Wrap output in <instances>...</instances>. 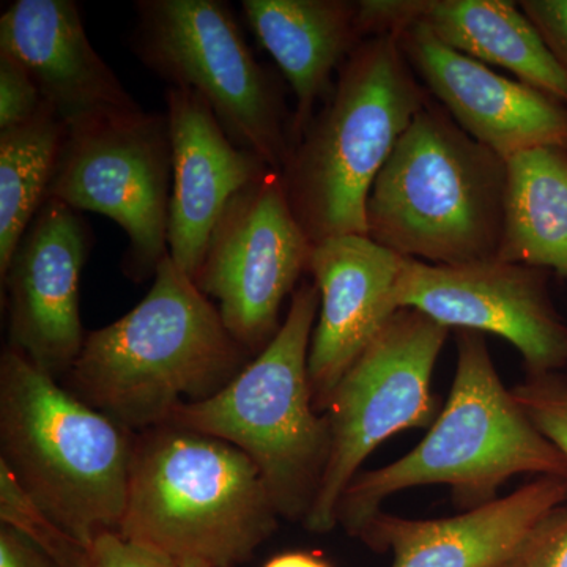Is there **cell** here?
Returning <instances> with one entry per match:
<instances>
[{
    "mask_svg": "<svg viewBox=\"0 0 567 567\" xmlns=\"http://www.w3.org/2000/svg\"><path fill=\"white\" fill-rule=\"evenodd\" d=\"M249 357L216 305L167 256L140 305L87 334L63 380L82 402L140 434L169 423L178 405L218 393Z\"/></svg>",
    "mask_w": 567,
    "mask_h": 567,
    "instance_id": "1",
    "label": "cell"
},
{
    "mask_svg": "<svg viewBox=\"0 0 567 567\" xmlns=\"http://www.w3.org/2000/svg\"><path fill=\"white\" fill-rule=\"evenodd\" d=\"M456 375L427 435L410 453L360 472L346 488L336 520L358 537L391 495L421 486L451 487L458 509L499 498L511 477H567V458L537 431L496 372L486 338L461 330Z\"/></svg>",
    "mask_w": 567,
    "mask_h": 567,
    "instance_id": "2",
    "label": "cell"
},
{
    "mask_svg": "<svg viewBox=\"0 0 567 567\" xmlns=\"http://www.w3.org/2000/svg\"><path fill=\"white\" fill-rule=\"evenodd\" d=\"M429 100L393 33L368 37L347 58L333 92L279 173L312 245L346 235L368 237L372 185Z\"/></svg>",
    "mask_w": 567,
    "mask_h": 567,
    "instance_id": "3",
    "label": "cell"
},
{
    "mask_svg": "<svg viewBox=\"0 0 567 567\" xmlns=\"http://www.w3.org/2000/svg\"><path fill=\"white\" fill-rule=\"evenodd\" d=\"M136 434L7 346L0 357V462L84 546L118 533Z\"/></svg>",
    "mask_w": 567,
    "mask_h": 567,
    "instance_id": "4",
    "label": "cell"
},
{
    "mask_svg": "<svg viewBox=\"0 0 567 567\" xmlns=\"http://www.w3.org/2000/svg\"><path fill=\"white\" fill-rule=\"evenodd\" d=\"M259 470L238 447L174 424L134 439L118 535L185 565L238 567L278 528Z\"/></svg>",
    "mask_w": 567,
    "mask_h": 567,
    "instance_id": "5",
    "label": "cell"
},
{
    "mask_svg": "<svg viewBox=\"0 0 567 567\" xmlns=\"http://www.w3.org/2000/svg\"><path fill=\"white\" fill-rule=\"evenodd\" d=\"M506 181V159L431 96L377 175L365 207L368 237L425 264L496 259Z\"/></svg>",
    "mask_w": 567,
    "mask_h": 567,
    "instance_id": "6",
    "label": "cell"
},
{
    "mask_svg": "<svg viewBox=\"0 0 567 567\" xmlns=\"http://www.w3.org/2000/svg\"><path fill=\"white\" fill-rule=\"evenodd\" d=\"M319 308V287L301 282L274 341L223 390L178 405L167 423L238 447L259 470L279 516L303 524L331 450L330 421L317 412L308 377Z\"/></svg>",
    "mask_w": 567,
    "mask_h": 567,
    "instance_id": "7",
    "label": "cell"
},
{
    "mask_svg": "<svg viewBox=\"0 0 567 567\" xmlns=\"http://www.w3.org/2000/svg\"><path fill=\"white\" fill-rule=\"evenodd\" d=\"M128 47L167 87L210 104L238 145L281 173L292 151L293 114L278 76L257 61L224 0H136Z\"/></svg>",
    "mask_w": 567,
    "mask_h": 567,
    "instance_id": "8",
    "label": "cell"
},
{
    "mask_svg": "<svg viewBox=\"0 0 567 567\" xmlns=\"http://www.w3.org/2000/svg\"><path fill=\"white\" fill-rule=\"evenodd\" d=\"M450 328L412 308H399L336 388L324 415L331 450L309 532L338 527L339 499L365 458L406 429L431 427L439 416L432 375Z\"/></svg>",
    "mask_w": 567,
    "mask_h": 567,
    "instance_id": "9",
    "label": "cell"
},
{
    "mask_svg": "<svg viewBox=\"0 0 567 567\" xmlns=\"http://www.w3.org/2000/svg\"><path fill=\"white\" fill-rule=\"evenodd\" d=\"M173 145L166 112L137 110L66 128L48 192L74 212L106 216L122 227L126 278H155L169 256Z\"/></svg>",
    "mask_w": 567,
    "mask_h": 567,
    "instance_id": "10",
    "label": "cell"
},
{
    "mask_svg": "<svg viewBox=\"0 0 567 567\" xmlns=\"http://www.w3.org/2000/svg\"><path fill=\"white\" fill-rule=\"evenodd\" d=\"M312 249L281 175L270 171L226 205L193 281L216 305L230 334L259 354L281 328L284 300L308 274Z\"/></svg>",
    "mask_w": 567,
    "mask_h": 567,
    "instance_id": "11",
    "label": "cell"
},
{
    "mask_svg": "<svg viewBox=\"0 0 567 567\" xmlns=\"http://www.w3.org/2000/svg\"><path fill=\"white\" fill-rule=\"evenodd\" d=\"M394 303L416 309L450 330L506 339L520 353L527 375L567 365V323L540 268L499 259L432 265L402 257Z\"/></svg>",
    "mask_w": 567,
    "mask_h": 567,
    "instance_id": "12",
    "label": "cell"
},
{
    "mask_svg": "<svg viewBox=\"0 0 567 567\" xmlns=\"http://www.w3.org/2000/svg\"><path fill=\"white\" fill-rule=\"evenodd\" d=\"M91 246V229L80 212L48 199L0 276L9 347L55 380L65 379L87 338L80 281Z\"/></svg>",
    "mask_w": 567,
    "mask_h": 567,
    "instance_id": "13",
    "label": "cell"
},
{
    "mask_svg": "<svg viewBox=\"0 0 567 567\" xmlns=\"http://www.w3.org/2000/svg\"><path fill=\"white\" fill-rule=\"evenodd\" d=\"M429 95L502 158L539 147L567 152V104L513 81L435 39L420 24L391 31Z\"/></svg>",
    "mask_w": 567,
    "mask_h": 567,
    "instance_id": "14",
    "label": "cell"
},
{
    "mask_svg": "<svg viewBox=\"0 0 567 567\" xmlns=\"http://www.w3.org/2000/svg\"><path fill=\"white\" fill-rule=\"evenodd\" d=\"M402 257L364 235L315 245L308 274L320 308L308 357L317 412H327L336 388L398 311L394 287Z\"/></svg>",
    "mask_w": 567,
    "mask_h": 567,
    "instance_id": "15",
    "label": "cell"
},
{
    "mask_svg": "<svg viewBox=\"0 0 567 567\" xmlns=\"http://www.w3.org/2000/svg\"><path fill=\"white\" fill-rule=\"evenodd\" d=\"M164 102L173 145L167 248L173 262L194 279L226 205L274 169L238 147L196 92L167 87Z\"/></svg>",
    "mask_w": 567,
    "mask_h": 567,
    "instance_id": "16",
    "label": "cell"
},
{
    "mask_svg": "<svg viewBox=\"0 0 567 567\" xmlns=\"http://www.w3.org/2000/svg\"><path fill=\"white\" fill-rule=\"evenodd\" d=\"M0 51L32 74L66 128L141 110L92 47L74 0H17L0 17Z\"/></svg>",
    "mask_w": 567,
    "mask_h": 567,
    "instance_id": "17",
    "label": "cell"
},
{
    "mask_svg": "<svg viewBox=\"0 0 567 567\" xmlns=\"http://www.w3.org/2000/svg\"><path fill=\"white\" fill-rule=\"evenodd\" d=\"M567 503V477L539 476L457 516L417 520L375 514L358 539L391 551V567H505L533 528Z\"/></svg>",
    "mask_w": 567,
    "mask_h": 567,
    "instance_id": "18",
    "label": "cell"
},
{
    "mask_svg": "<svg viewBox=\"0 0 567 567\" xmlns=\"http://www.w3.org/2000/svg\"><path fill=\"white\" fill-rule=\"evenodd\" d=\"M365 39L420 24L451 50L502 66L517 80L567 104V78L522 11L507 0H361Z\"/></svg>",
    "mask_w": 567,
    "mask_h": 567,
    "instance_id": "19",
    "label": "cell"
},
{
    "mask_svg": "<svg viewBox=\"0 0 567 567\" xmlns=\"http://www.w3.org/2000/svg\"><path fill=\"white\" fill-rule=\"evenodd\" d=\"M245 20L274 58L295 96L292 147L333 92V73L365 40L360 2L244 0Z\"/></svg>",
    "mask_w": 567,
    "mask_h": 567,
    "instance_id": "20",
    "label": "cell"
},
{
    "mask_svg": "<svg viewBox=\"0 0 567 567\" xmlns=\"http://www.w3.org/2000/svg\"><path fill=\"white\" fill-rule=\"evenodd\" d=\"M498 257L567 278V152L539 147L506 159Z\"/></svg>",
    "mask_w": 567,
    "mask_h": 567,
    "instance_id": "21",
    "label": "cell"
},
{
    "mask_svg": "<svg viewBox=\"0 0 567 567\" xmlns=\"http://www.w3.org/2000/svg\"><path fill=\"white\" fill-rule=\"evenodd\" d=\"M65 136V123L44 102L31 121L0 132V276L48 200Z\"/></svg>",
    "mask_w": 567,
    "mask_h": 567,
    "instance_id": "22",
    "label": "cell"
},
{
    "mask_svg": "<svg viewBox=\"0 0 567 567\" xmlns=\"http://www.w3.org/2000/svg\"><path fill=\"white\" fill-rule=\"evenodd\" d=\"M0 522L28 536L61 567H80L87 546L59 528L25 495L6 464L0 462Z\"/></svg>",
    "mask_w": 567,
    "mask_h": 567,
    "instance_id": "23",
    "label": "cell"
},
{
    "mask_svg": "<svg viewBox=\"0 0 567 567\" xmlns=\"http://www.w3.org/2000/svg\"><path fill=\"white\" fill-rule=\"evenodd\" d=\"M511 390L537 431L567 458V372L527 375Z\"/></svg>",
    "mask_w": 567,
    "mask_h": 567,
    "instance_id": "24",
    "label": "cell"
},
{
    "mask_svg": "<svg viewBox=\"0 0 567 567\" xmlns=\"http://www.w3.org/2000/svg\"><path fill=\"white\" fill-rule=\"evenodd\" d=\"M41 106L43 99L32 74L0 51V132L31 121Z\"/></svg>",
    "mask_w": 567,
    "mask_h": 567,
    "instance_id": "25",
    "label": "cell"
},
{
    "mask_svg": "<svg viewBox=\"0 0 567 567\" xmlns=\"http://www.w3.org/2000/svg\"><path fill=\"white\" fill-rule=\"evenodd\" d=\"M505 567H567V503L533 528Z\"/></svg>",
    "mask_w": 567,
    "mask_h": 567,
    "instance_id": "26",
    "label": "cell"
},
{
    "mask_svg": "<svg viewBox=\"0 0 567 567\" xmlns=\"http://www.w3.org/2000/svg\"><path fill=\"white\" fill-rule=\"evenodd\" d=\"M80 567H183L175 559L125 539L118 533H106L89 544Z\"/></svg>",
    "mask_w": 567,
    "mask_h": 567,
    "instance_id": "27",
    "label": "cell"
},
{
    "mask_svg": "<svg viewBox=\"0 0 567 567\" xmlns=\"http://www.w3.org/2000/svg\"><path fill=\"white\" fill-rule=\"evenodd\" d=\"M518 6L535 24L567 78V0H524Z\"/></svg>",
    "mask_w": 567,
    "mask_h": 567,
    "instance_id": "28",
    "label": "cell"
},
{
    "mask_svg": "<svg viewBox=\"0 0 567 567\" xmlns=\"http://www.w3.org/2000/svg\"><path fill=\"white\" fill-rule=\"evenodd\" d=\"M0 567H61L28 536L0 527Z\"/></svg>",
    "mask_w": 567,
    "mask_h": 567,
    "instance_id": "29",
    "label": "cell"
},
{
    "mask_svg": "<svg viewBox=\"0 0 567 567\" xmlns=\"http://www.w3.org/2000/svg\"><path fill=\"white\" fill-rule=\"evenodd\" d=\"M264 567H331L322 558L305 551H290L270 559Z\"/></svg>",
    "mask_w": 567,
    "mask_h": 567,
    "instance_id": "30",
    "label": "cell"
},
{
    "mask_svg": "<svg viewBox=\"0 0 567 567\" xmlns=\"http://www.w3.org/2000/svg\"><path fill=\"white\" fill-rule=\"evenodd\" d=\"M183 567H207V566L197 565V563H185V565H183Z\"/></svg>",
    "mask_w": 567,
    "mask_h": 567,
    "instance_id": "31",
    "label": "cell"
}]
</instances>
